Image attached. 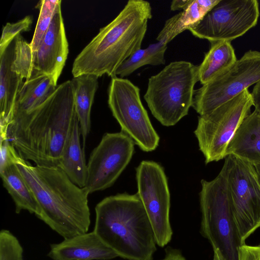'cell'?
Listing matches in <instances>:
<instances>
[{"mask_svg":"<svg viewBox=\"0 0 260 260\" xmlns=\"http://www.w3.org/2000/svg\"><path fill=\"white\" fill-rule=\"evenodd\" d=\"M152 17L149 2L128 1L119 14L100 28L75 58L72 69L73 77L83 74L116 77L120 66L141 48Z\"/></svg>","mask_w":260,"mask_h":260,"instance_id":"cell-3","label":"cell"},{"mask_svg":"<svg viewBox=\"0 0 260 260\" xmlns=\"http://www.w3.org/2000/svg\"><path fill=\"white\" fill-rule=\"evenodd\" d=\"M57 86L50 77L44 74L36 75L24 81L18 92L11 121L43 104L53 93Z\"/></svg>","mask_w":260,"mask_h":260,"instance_id":"cell-19","label":"cell"},{"mask_svg":"<svg viewBox=\"0 0 260 260\" xmlns=\"http://www.w3.org/2000/svg\"><path fill=\"white\" fill-rule=\"evenodd\" d=\"M259 14L257 0H219L188 30L195 37L209 42H231L254 27Z\"/></svg>","mask_w":260,"mask_h":260,"instance_id":"cell-11","label":"cell"},{"mask_svg":"<svg viewBox=\"0 0 260 260\" xmlns=\"http://www.w3.org/2000/svg\"><path fill=\"white\" fill-rule=\"evenodd\" d=\"M32 17L26 16L15 23H7L3 27L0 41V53L3 52L15 38L23 31H28L31 27Z\"/></svg>","mask_w":260,"mask_h":260,"instance_id":"cell-27","label":"cell"},{"mask_svg":"<svg viewBox=\"0 0 260 260\" xmlns=\"http://www.w3.org/2000/svg\"><path fill=\"white\" fill-rule=\"evenodd\" d=\"M98 77L83 74L71 80L74 91V106L82 137L83 149L91 125L90 113L98 88Z\"/></svg>","mask_w":260,"mask_h":260,"instance_id":"cell-20","label":"cell"},{"mask_svg":"<svg viewBox=\"0 0 260 260\" xmlns=\"http://www.w3.org/2000/svg\"><path fill=\"white\" fill-rule=\"evenodd\" d=\"M210 43L209 51L198 66L199 81L202 85L211 80L237 60L231 42L216 41Z\"/></svg>","mask_w":260,"mask_h":260,"instance_id":"cell-23","label":"cell"},{"mask_svg":"<svg viewBox=\"0 0 260 260\" xmlns=\"http://www.w3.org/2000/svg\"><path fill=\"white\" fill-rule=\"evenodd\" d=\"M14 42L12 70L25 81L36 75L34 51L30 43L25 40L20 34L15 38Z\"/></svg>","mask_w":260,"mask_h":260,"instance_id":"cell-25","label":"cell"},{"mask_svg":"<svg viewBox=\"0 0 260 260\" xmlns=\"http://www.w3.org/2000/svg\"><path fill=\"white\" fill-rule=\"evenodd\" d=\"M201 183V233L225 260H238L239 248L244 244L230 206L224 177L220 172L214 179H203Z\"/></svg>","mask_w":260,"mask_h":260,"instance_id":"cell-6","label":"cell"},{"mask_svg":"<svg viewBox=\"0 0 260 260\" xmlns=\"http://www.w3.org/2000/svg\"><path fill=\"white\" fill-rule=\"evenodd\" d=\"M260 81V51L250 50L229 68L195 90L192 107L202 115Z\"/></svg>","mask_w":260,"mask_h":260,"instance_id":"cell-10","label":"cell"},{"mask_svg":"<svg viewBox=\"0 0 260 260\" xmlns=\"http://www.w3.org/2000/svg\"><path fill=\"white\" fill-rule=\"evenodd\" d=\"M18 155L14 147L8 139H1L0 170L14 163Z\"/></svg>","mask_w":260,"mask_h":260,"instance_id":"cell-28","label":"cell"},{"mask_svg":"<svg viewBox=\"0 0 260 260\" xmlns=\"http://www.w3.org/2000/svg\"><path fill=\"white\" fill-rule=\"evenodd\" d=\"M47 255L52 260H110L118 257L94 231L50 244Z\"/></svg>","mask_w":260,"mask_h":260,"instance_id":"cell-15","label":"cell"},{"mask_svg":"<svg viewBox=\"0 0 260 260\" xmlns=\"http://www.w3.org/2000/svg\"><path fill=\"white\" fill-rule=\"evenodd\" d=\"M68 53L69 44L60 7L37 50L34 52L36 75H46L57 85Z\"/></svg>","mask_w":260,"mask_h":260,"instance_id":"cell-14","label":"cell"},{"mask_svg":"<svg viewBox=\"0 0 260 260\" xmlns=\"http://www.w3.org/2000/svg\"><path fill=\"white\" fill-rule=\"evenodd\" d=\"M238 260H260V245L241 246L238 250Z\"/></svg>","mask_w":260,"mask_h":260,"instance_id":"cell-29","label":"cell"},{"mask_svg":"<svg viewBox=\"0 0 260 260\" xmlns=\"http://www.w3.org/2000/svg\"><path fill=\"white\" fill-rule=\"evenodd\" d=\"M108 103L121 131L131 137L145 152L154 150L159 137L153 128L140 98V89L130 80L112 78Z\"/></svg>","mask_w":260,"mask_h":260,"instance_id":"cell-9","label":"cell"},{"mask_svg":"<svg viewBox=\"0 0 260 260\" xmlns=\"http://www.w3.org/2000/svg\"><path fill=\"white\" fill-rule=\"evenodd\" d=\"M230 154L253 165L260 164L259 111L254 109L238 127L226 149V156Z\"/></svg>","mask_w":260,"mask_h":260,"instance_id":"cell-17","label":"cell"},{"mask_svg":"<svg viewBox=\"0 0 260 260\" xmlns=\"http://www.w3.org/2000/svg\"><path fill=\"white\" fill-rule=\"evenodd\" d=\"M253 106L246 89L213 110L200 115L194 134L206 164L225 158L228 144Z\"/></svg>","mask_w":260,"mask_h":260,"instance_id":"cell-8","label":"cell"},{"mask_svg":"<svg viewBox=\"0 0 260 260\" xmlns=\"http://www.w3.org/2000/svg\"><path fill=\"white\" fill-rule=\"evenodd\" d=\"M135 142L124 133H106L87 164L84 186L89 194L112 186L131 161Z\"/></svg>","mask_w":260,"mask_h":260,"instance_id":"cell-13","label":"cell"},{"mask_svg":"<svg viewBox=\"0 0 260 260\" xmlns=\"http://www.w3.org/2000/svg\"><path fill=\"white\" fill-rule=\"evenodd\" d=\"M80 134L77 118L61 155L58 167L74 184L83 188L86 184L87 169L84 150L80 144Z\"/></svg>","mask_w":260,"mask_h":260,"instance_id":"cell-21","label":"cell"},{"mask_svg":"<svg viewBox=\"0 0 260 260\" xmlns=\"http://www.w3.org/2000/svg\"><path fill=\"white\" fill-rule=\"evenodd\" d=\"M160 260H186L178 249L167 248L165 257Z\"/></svg>","mask_w":260,"mask_h":260,"instance_id":"cell-30","label":"cell"},{"mask_svg":"<svg viewBox=\"0 0 260 260\" xmlns=\"http://www.w3.org/2000/svg\"><path fill=\"white\" fill-rule=\"evenodd\" d=\"M198 81V66L184 60L171 62L149 78L144 98L162 125L173 126L188 114Z\"/></svg>","mask_w":260,"mask_h":260,"instance_id":"cell-5","label":"cell"},{"mask_svg":"<svg viewBox=\"0 0 260 260\" xmlns=\"http://www.w3.org/2000/svg\"><path fill=\"white\" fill-rule=\"evenodd\" d=\"M0 174L4 186L15 203L16 213L26 210L37 216L38 203L16 164H11L1 170Z\"/></svg>","mask_w":260,"mask_h":260,"instance_id":"cell-22","label":"cell"},{"mask_svg":"<svg viewBox=\"0 0 260 260\" xmlns=\"http://www.w3.org/2000/svg\"><path fill=\"white\" fill-rule=\"evenodd\" d=\"M167 48V44L157 42L145 49H140L120 66L116 72V76L123 78L143 66L165 64V54Z\"/></svg>","mask_w":260,"mask_h":260,"instance_id":"cell-24","label":"cell"},{"mask_svg":"<svg viewBox=\"0 0 260 260\" xmlns=\"http://www.w3.org/2000/svg\"><path fill=\"white\" fill-rule=\"evenodd\" d=\"M219 0H191L179 13L168 19L156 40L168 44L185 30L194 27Z\"/></svg>","mask_w":260,"mask_h":260,"instance_id":"cell-18","label":"cell"},{"mask_svg":"<svg viewBox=\"0 0 260 260\" xmlns=\"http://www.w3.org/2000/svg\"><path fill=\"white\" fill-rule=\"evenodd\" d=\"M223 175L230 206L241 239L260 228V185L253 165L235 155L226 156Z\"/></svg>","mask_w":260,"mask_h":260,"instance_id":"cell-7","label":"cell"},{"mask_svg":"<svg viewBox=\"0 0 260 260\" xmlns=\"http://www.w3.org/2000/svg\"><path fill=\"white\" fill-rule=\"evenodd\" d=\"M190 2L191 0H174L171 4V10L176 11L181 9L183 10Z\"/></svg>","mask_w":260,"mask_h":260,"instance_id":"cell-32","label":"cell"},{"mask_svg":"<svg viewBox=\"0 0 260 260\" xmlns=\"http://www.w3.org/2000/svg\"><path fill=\"white\" fill-rule=\"evenodd\" d=\"M77 118L73 84L67 80L36 109L13 119L1 139H8L25 160L58 167Z\"/></svg>","mask_w":260,"mask_h":260,"instance_id":"cell-1","label":"cell"},{"mask_svg":"<svg viewBox=\"0 0 260 260\" xmlns=\"http://www.w3.org/2000/svg\"><path fill=\"white\" fill-rule=\"evenodd\" d=\"M137 194L152 225L157 245L163 247L172 239L170 221V194L164 168L143 160L136 168Z\"/></svg>","mask_w":260,"mask_h":260,"instance_id":"cell-12","label":"cell"},{"mask_svg":"<svg viewBox=\"0 0 260 260\" xmlns=\"http://www.w3.org/2000/svg\"><path fill=\"white\" fill-rule=\"evenodd\" d=\"M251 93L255 109L260 111V81L255 84Z\"/></svg>","mask_w":260,"mask_h":260,"instance_id":"cell-31","label":"cell"},{"mask_svg":"<svg viewBox=\"0 0 260 260\" xmlns=\"http://www.w3.org/2000/svg\"><path fill=\"white\" fill-rule=\"evenodd\" d=\"M39 206L37 216L63 239L88 232L89 193L59 167L33 166L19 155L15 160Z\"/></svg>","mask_w":260,"mask_h":260,"instance_id":"cell-2","label":"cell"},{"mask_svg":"<svg viewBox=\"0 0 260 260\" xmlns=\"http://www.w3.org/2000/svg\"><path fill=\"white\" fill-rule=\"evenodd\" d=\"M14 39L0 53L1 135L5 134L14 109L18 92L24 81L12 70L14 54Z\"/></svg>","mask_w":260,"mask_h":260,"instance_id":"cell-16","label":"cell"},{"mask_svg":"<svg viewBox=\"0 0 260 260\" xmlns=\"http://www.w3.org/2000/svg\"><path fill=\"white\" fill-rule=\"evenodd\" d=\"M213 260H225V259L218 250H214Z\"/></svg>","mask_w":260,"mask_h":260,"instance_id":"cell-33","label":"cell"},{"mask_svg":"<svg viewBox=\"0 0 260 260\" xmlns=\"http://www.w3.org/2000/svg\"><path fill=\"white\" fill-rule=\"evenodd\" d=\"M256 173L257 175V179L260 185V164L254 165Z\"/></svg>","mask_w":260,"mask_h":260,"instance_id":"cell-34","label":"cell"},{"mask_svg":"<svg viewBox=\"0 0 260 260\" xmlns=\"http://www.w3.org/2000/svg\"><path fill=\"white\" fill-rule=\"evenodd\" d=\"M60 0H41L36 7L40 13L32 39L30 43L34 52H35L44 35L46 33L53 18L58 9L61 7Z\"/></svg>","mask_w":260,"mask_h":260,"instance_id":"cell-26","label":"cell"},{"mask_svg":"<svg viewBox=\"0 0 260 260\" xmlns=\"http://www.w3.org/2000/svg\"><path fill=\"white\" fill-rule=\"evenodd\" d=\"M94 231L118 255L128 260H152L154 232L137 193L104 198L95 206Z\"/></svg>","mask_w":260,"mask_h":260,"instance_id":"cell-4","label":"cell"}]
</instances>
